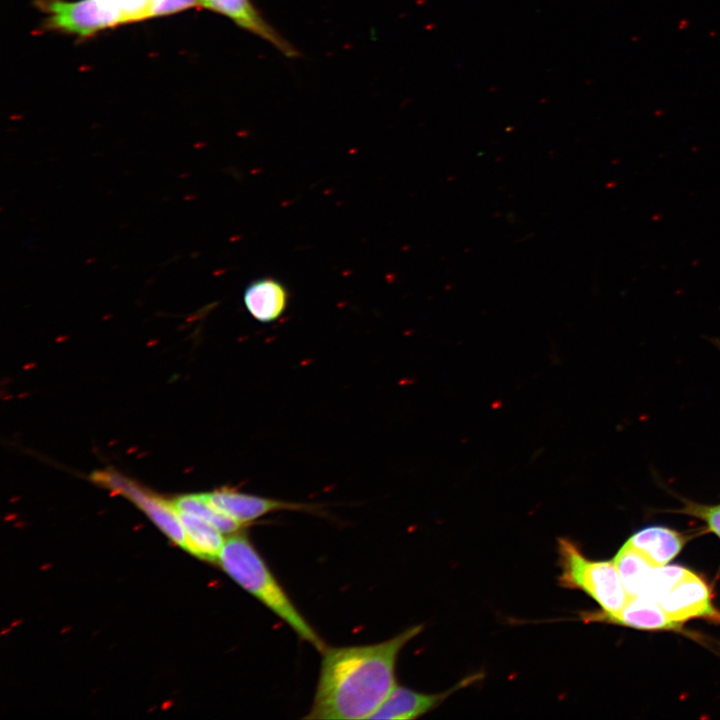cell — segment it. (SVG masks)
Masks as SVG:
<instances>
[{"label": "cell", "mask_w": 720, "mask_h": 720, "mask_svg": "<svg viewBox=\"0 0 720 720\" xmlns=\"http://www.w3.org/2000/svg\"><path fill=\"white\" fill-rule=\"evenodd\" d=\"M423 625L369 645L326 647L311 709L305 719H369L395 688L401 650Z\"/></svg>", "instance_id": "obj_1"}, {"label": "cell", "mask_w": 720, "mask_h": 720, "mask_svg": "<svg viewBox=\"0 0 720 720\" xmlns=\"http://www.w3.org/2000/svg\"><path fill=\"white\" fill-rule=\"evenodd\" d=\"M218 562L233 581L282 619L302 640L320 652L327 647L245 533L231 534L225 540Z\"/></svg>", "instance_id": "obj_2"}, {"label": "cell", "mask_w": 720, "mask_h": 720, "mask_svg": "<svg viewBox=\"0 0 720 720\" xmlns=\"http://www.w3.org/2000/svg\"><path fill=\"white\" fill-rule=\"evenodd\" d=\"M558 583L567 589L582 590L603 609L601 613H584L586 622L611 617L625 606L629 595L621 581L614 561L588 559L571 539H557Z\"/></svg>", "instance_id": "obj_3"}, {"label": "cell", "mask_w": 720, "mask_h": 720, "mask_svg": "<svg viewBox=\"0 0 720 720\" xmlns=\"http://www.w3.org/2000/svg\"><path fill=\"white\" fill-rule=\"evenodd\" d=\"M34 5L45 14L44 30L80 38L125 24L121 10L111 0H34Z\"/></svg>", "instance_id": "obj_4"}, {"label": "cell", "mask_w": 720, "mask_h": 720, "mask_svg": "<svg viewBox=\"0 0 720 720\" xmlns=\"http://www.w3.org/2000/svg\"><path fill=\"white\" fill-rule=\"evenodd\" d=\"M97 485L120 494L137 505L176 544L185 546L184 532L172 502L157 496L114 469L91 474Z\"/></svg>", "instance_id": "obj_5"}, {"label": "cell", "mask_w": 720, "mask_h": 720, "mask_svg": "<svg viewBox=\"0 0 720 720\" xmlns=\"http://www.w3.org/2000/svg\"><path fill=\"white\" fill-rule=\"evenodd\" d=\"M658 604L670 619L680 624L697 617L720 622V612L712 605L708 585L691 571Z\"/></svg>", "instance_id": "obj_6"}, {"label": "cell", "mask_w": 720, "mask_h": 720, "mask_svg": "<svg viewBox=\"0 0 720 720\" xmlns=\"http://www.w3.org/2000/svg\"><path fill=\"white\" fill-rule=\"evenodd\" d=\"M205 494L209 503L218 511L247 525L262 516L276 511H313L315 508V506L309 504L251 495L229 487L215 489Z\"/></svg>", "instance_id": "obj_7"}, {"label": "cell", "mask_w": 720, "mask_h": 720, "mask_svg": "<svg viewBox=\"0 0 720 720\" xmlns=\"http://www.w3.org/2000/svg\"><path fill=\"white\" fill-rule=\"evenodd\" d=\"M201 7L230 19L241 29L261 38L288 58L299 56L298 50L260 13L252 0H200Z\"/></svg>", "instance_id": "obj_8"}, {"label": "cell", "mask_w": 720, "mask_h": 720, "mask_svg": "<svg viewBox=\"0 0 720 720\" xmlns=\"http://www.w3.org/2000/svg\"><path fill=\"white\" fill-rule=\"evenodd\" d=\"M479 674L461 680L447 691L427 694L396 685L380 707L369 719L412 720L434 710L451 694L478 680Z\"/></svg>", "instance_id": "obj_9"}, {"label": "cell", "mask_w": 720, "mask_h": 720, "mask_svg": "<svg viewBox=\"0 0 720 720\" xmlns=\"http://www.w3.org/2000/svg\"><path fill=\"white\" fill-rule=\"evenodd\" d=\"M249 314L261 323L277 320L288 305L286 287L271 277L256 279L248 284L243 294Z\"/></svg>", "instance_id": "obj_10"}, {"label": "cell", "mask_w": 720, "mask_h": 720, "mask_svg": "<svg viewBox=\"0 0 720 720\" xmlns=\"http://www.w3.org/2000/svg\"><path fill=\"white\" fill-rule=\"evenodd\" d=\"M685 540L676 531L665 527H647L625 543L642 554L655 566H664L682 549Z\"/></svg>", "instance_id": "obj_11"}, {"label": "cell", "mask_w": 720, "mask_h": 720, "mask_svg": "<svg viewBox=\"0 0 720 720\" xmlns=\"http://www.w3.org/2000/svg\"><path fill=\"white\" fill-rule=\"evenodd\" d=\"M597 621L611 622L645 630L678 629L682 624L669 618L663 608L655 601L629 596L622 610L614 616L600 618Z\"/></svg>", "instance_id": "obj_12"}, {"label": "cell", "mask_w": 720, "mask_h": 720, "mask_svg": "<svg viewBox=\"0 0 720 720\" xmlns=\"http://www.w3.org/2000/svg\"><path fill=\"white\" fill-rule=\"evenodd\" d=\"M185 537L184 549L200 559L219 560L225 539L209 522L192 514L177 511Z\"/></svg>", "instance_id": "obj_13"}, {"label": "cell", "mask_w": 720, "mask_h": 720, "mask_svg": "<svg viewBox=\"0 0 720 720\" xmlns=\"http://www.w3.org/2000/svg\"><path fill=\"white\" fill-rule=\"evenodd\" d=\"M629 596L647 597L658 566L624 544L613 559Z\"/></svg>", "instance_id": "obj_14"}, {"label": "cell", "mask_w": 720, "mask_h": 720, "mask_svg": "<svg viewBox=\"0 0 720 720\" xmlns=\"http://www.w3.org/2000/svg\"><path fill=\"white\" fill-rule=\"evenodd\" d=\"M172 503L177 511L195 515L212 524L223 534H234L247 527V524L240 523L214 508L205 493L182 495Z\"/></svg>", "instance_id": "obj_15"}, {"label": "cell", "mask_w": 720, "mask_h": 720, "mask_svg": "<svg viewBox=\"0 0 720 720\" xmlns=\"http://www.w3.org/2000/svg\"><path fill=\"white\" fill-rule=\"evenodd\" d=\"M194 7H201L200 0H154L149 18L167 16Z\"/></svg>", "instance_id": "obj_16"}, {"label": "cell", "mask_w": 720, "mask_h": 720, "mask_svg": "<svg viewBox=\"0 0 720 720\" xmlns=\"http://www.w3.org/2000/svg\"><path fill=\"white\" fill-rule=\"evenodd\" d=\"M687 512L704 519L709 529L720 538V504L716 506H702L691 504Z\"/></svg>", "instance_id": "obj_17"}, {"label": "cell", "mask_w": 720, "mask_h": 720, "mask_svg": "<svg viewBox=\"0 0 720 720\" xmlns=\"http://www.w3.org/2000/svg\"><path fill=\"white\" fill-rule=\"evenodd\" d=\"M151 1H152V3H153L154 0H151ZM151 6H152V5H151Z\"/></svg>", "instance_id": "obj_18"}]
</instances>
